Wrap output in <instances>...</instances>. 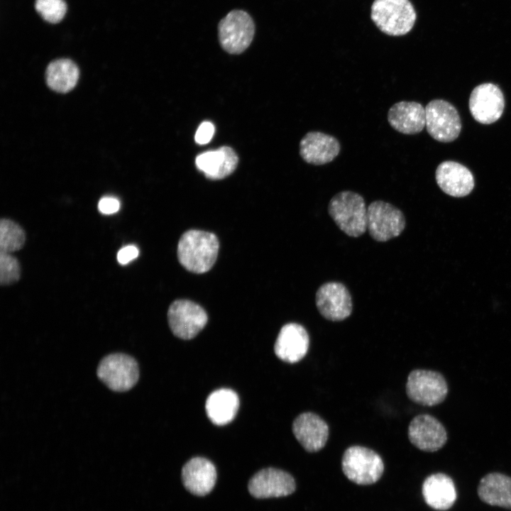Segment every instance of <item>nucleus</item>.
I'll return each mask as SVG.
<instances>
[{
	"mask_svg": "<svg viewBox=\"0 0 511 511\" xmlns=\"http://www.w3.org/2000/svg\"><path fill=\"white\" fill-rule=\"evenodd\" d=\"M341 146L334 136L319 132H308L300 143V154L307 163L321 165L331 162L339 155Z\"/></svg>",
	"mask_w": 511,
	"mask_h": 511,
	"instance_id": "nucleus-18",
	"label": "nucleus"
},
{
	"mask_svg": "<svg viewBox=\"0 0 511 511\" xmlns=\"http://www.w3.org/2000/svg\"><path fill=\"white\" fill-rule=\"evenodd\" d=\"M248 491L256 498L287 496L295 490L292 476L285 471L274 468L259 471L249 480Z\"/></svg>",
	"mask_w": 511,
	"mask_h": 511,
	"instance_id": "nucleus-14",
	"label": "nucleus"
},
{
	"mask_svg": "<svg viewBox=\"0 0 511 511\" xmlns=\"http://www.w3.org/2000/svg\"><path fill=\"white\" fill-rule=\"evenodd\" d=\"M26 233L22 227L9 219L0 221V251L11 253L22 248Z\"/></svg>",
	"mask_w": 511,
	"mask_h": 511,
	"instance_id": "nucleus-26",
	"label": "nucleus"
},
{
	"mask_svg": "<svg viewBox=\"0 0 511 511\" xmlns=\"http://www.w3.org/2000/svg\"><path fill=\"white\" fill-rule=\"evenodd\" d=\"M97 376L110 390L125 392L131 389L139 378L138 366L131 356L124 353H112L99 362Z\"/></svg>",
	"mask_w": 511,
	"mask_h": 511,
	"instance_id": "nucleus-6",
	"label": "nucleus"
},
{
	"mask_svg": "<svg viewBox=\"0 0 511 511\" xmlns=\"http://www.w3.org/2000/svg\"><path fill=\"white\" fill-rule=\"evenodd\" d=\"M182 480L189 492L199 496L205 495L211 491L215 485V466L207 458H192L182 469Z\"/></svg>",
	"mask_w": 511,
	"mask_h": 511,
	"instance_id": "nucleus-19",
	"label": "nucleus"
},
{
	"mask_svg": "<svg viewBox=\"0 0 511 511\" xmlns=\"http://www.w3.org/2000/svg\"><path fill=\"white\" fill-rule=\"evenodd\" d=\"M219 242L212 233L191 229L185 232L177 245V258L187 270L204 273L214 265L219 252Z\"/></svg>",
	"mask_w": 511,
	"mask_h": 511,
	"instance_id": "nucleus-1",
	"label": "nucleus"
},
{
	"mask_svg": "<svg viewBox=\"0 0 511 511\" xmlns=\"http://www.w3.org/2000/svg\"><path fill=\"white\" fill-rule=\"evenodd\" d=\"M405 224L401 210L388 202L376 200L368 207L367 229L376 241L385 242L397 237Z\"/></svg>",
	"mask_w": 511,
	"mask_h": 511,
	"instance_id": "nucleus-8",
	"label": "nucleus"
},
{
	"mask_svg": "<svg viewBox=\"0 0 511 511\" xmlns=\"http://www.w3.org/2000/svg\"><path fill=\"white\" fill-rule=\"evenodd\" d=\"M425 113L427 131L434 139L449 143L458 138L461 119L451 104L443 99L432 100L426 106Z\"/></svg>",
	"mask_w": 511,
	"mask_h": 511,
	"instance_id": "nucleus-9",
	"label": "nucleus"
},
{
	"mask_svg": "<svg viewBox=\"0 0 511 511\" xmlns=\"http://www.w3.org/2000/svg\"><path fill=\"white\" fill-rule=\"evenodd\" d=\"M388 121L392 128L401 133H418L426 125L425 108L417 101L397 102L390 108Z\"/></svg>",
	"mask_w": 511,
	"mask_h": 511,
	"instance_id": "nucleus-20",
	"label": "nucleus"
},
{
	"mask_svg": "<svg viewBox=\"0 0 511 511\" xmlns=\"http://www.w3.org/2000/svg\"><path fill=\"white\" fill-rule=\"evenodd\" d=\"M341 467L344 475L358 485L377 482L384 471L381 457L374 451L361 446H352L346 449Z\"/></svg>",
	"mask_w": 511,
	"mask_h": 511,
	"instance_id": "nucleus-4",
	"label": "nucleus"
},
{
	"mask_svg": "<svg viewBox=\"0 0 511 511\" xmlns=\"http://www.w3.org/2000/svg\"><path fill=\"white\" fill-rule=\"evenodd\" d=\"M208 320L205 310L187 300H177L169 307L167 321L172 334L182 339H191L205 326Z\"/></svg>",
	"mask_w": 511,
	"mask_h": 511,
	"instance_id": "nucleus-10",
	"label": "nucleus"
},
{
	"mask_svg": "<svg viewBox=\"0 0 511 511\" xmlns=\"http://www.w3.org/2000/svg\"><path fill=\"white\" fill-rule=\"evenodd\" d=\"M238 163L237 154L228 146L204 152L195 159L197 169L210 180H221L230 175Z\"/></svg>",
	"mask_w": 511,
	"mask_h": 511,
	"instance_id": "nucleus-21",
	"label": "nucleus"
},
{
	"mask_svg": "<svg viewBox=\"0 0 511 511\" xmlns=\"http://www.w3.org/2000/svg\"><path fill=\"white\" fill-rule=\"evenodd\" d=\"M371 18L384 33L398 36L412 30L416 12L409 0H375L371 6Z\"/></svg>",
	"mask_w": 511,
	"mask_h": 511,
	"instance_id": "nucleus-3",
	"label": "nucleus"
},
{
	"mask_svg": "<svg viewBox=\"0 0 511 511\" xmlns=\"http://www.w3.org/2000/svg\"><path fill=\"white\" fill-rule=\"evenodd\" d=\"M422 493L425 502L430 507L441 511L450 509L457 497L454 480L443 473L427 477L422 484Z\"/></svg>",
	"mask_w": 511,
	"mask_h": 511,
	"instance_id": "nucleus-22",
	"label": "nucleus"
},
{
	"mask_svg": "<svg viewBox=\"0 0 511 511\" xmlns=\"http://www.w3.org/2000/svg\"><path fill=\"white\" fill-rule=\"evenodd\" d=\"M469 110L473 119L483 124L498 121L505 108V99L501 89L492 83L476 87L469 98Z\"/></svg>",
	"mask_w": 511,
	"mask_h": 511,
	"instance_id": "nucleus-12",
	"label": "nucleus"
},
{
	"mask_svg": "<svg viewBox=\"0 0 511 511\" xmlns=\"http://www.w3.org/2000/svg\"><path fill=\"white\" fill-rule=\"evenodd\" d=\"M219 43L230 54H240L251 43L255 26L246 11L234 10L221 20L218 27Z\"/></svg>",
	"mask_w": 511,
	"mask_h": 511,
	"instance_id": "nucleus-7",
	"label": "nucleus"
},
{
	"mask_svg": "<svg viewBox=\"0 0 511 511\" xmlns=\"http://www.w3.org/2000/svg\"><path fill=\"white\" fill-rule=\"evenodd\" d=\"M239 407L238 395L232 390L221 388L212 392L205 403L207 414L211 422L219 426L231 422Z\"/></svg>",
	"mask_w": 511,
	"mask_h": 511,
	"instance_id": "nucleus-24",
	"label": "nucleus"
},
{
	"mask_svg": "<svg viewBox=\"0 0 511 511\" xmlns=\"http://www.w3.org/2000/svg\"><path fill=\"white\" fill-rule=\"evenodd\" d=\"M315 303L325 319L340 322L348 318L353 310L351 294L347 287L339 282H327L317 290Z\"/></svg>",
	"mask_w": 511,
	"mask_h": 511,
	"instance_id": "nucleus-11",
	"label": "nucleus"
},
{
	"mask_svg": "<svg viewBox=\"0 0 511 511\" xmlns=\"http://www.w3.org/2000/svg\"><path fill=\"white\" fill-rule=\"evenodd\" d=\"M46 82L55 92L65 93L72 89L79 78L77 66L69 59L53 61L47 67Z\"/></svg>",
	"mask_w": 511,
	"mask_h": 511,
	"instance_id": "nucleus-25",
	"label": "nucleus"
},
{
	"mask_svg": "<svg viewBox=\"0 0 511 511\" xmlns=\"http://www.w3.org/2000/svg\"><path fill=\"white\" fill-rule=\"evenodd\" d=\"M478 495L481 501L491 506L511 510V477L492 472L479 481Z\"/></svg>",
	"mask_w": 511,
	"mask_h": 511,
	"instance_id": "nucleus-23",
	"label": "nucleus"
},
{
	"mask_svg": "<svg viewBox=\"0 0 511 511\" xmlns=\"http://www.w3.org/2000/svg\"><path fill=\"white\" fill-rule=\"evenodd\" d=\"M21 278V265L18 259L9 253L0 251V284L7 286L18 282Z\"/></svg>",
	"mask_w": 511,
	"mask_h": 511,
	"instance_id": "nucleus-27",
	"label": "nucleus"
},
{
	"mask_svg": "<svg viewBox=\"0 0 511 511\" xmlns=\"http://www.w3.org/2000/svg\"><path fill=\"white\" fill-rule=\"evenodd\" d=\"M139 254L138 248L133 245L126 246L117 253V260L121 265H126L136 258Z\"/></svg>",
	"mask_w": 511,
	"mask_h": 511,
	"instance_id": "nucleus-31",
	"label": "nucleus"
},
{
	"mask_svg": "<svg viewBox=\"0 0 511 511\" xmlns=\"http://www.w3.org/2000/svg\"><path fill=\"white\" fill-rule=\"evenodd\" d=\"M292 432L307 451L317 452L324 448L328 440L329 427L319 415L308 412L295 419Z\"/></svg>",
	"mask_w": 511,
	"mask_h": 511,
	"instance_id": "nucleus-16",
	"label": "nucleus"
},
{
	"mask_svg": "<svg viewBox=\"0 0 511 511\" xmlns=\"http://www.w3.org/2000/svg\"><path fill=\"white\" fill-rule=\"evenodd\" d=\"M120 209V202L113 197H102L98 203L99 211L104 214H111Z\"/></svg>",
	"mask_w": 511,
	"mask_h": 511,
	"instance_id": "nucleus-30",
	"label": "nucleus"
},
{
	"mask_svg": "<svg viewBox=\"0 0 511 511\" xmlns=\"http://www.w3.org/2000/svg\"><path fill=\"white\" fill-rule=\"evenodd\" d=\"M35 8L45 21L52 23L60 22L67 10L63 0H35Z\"/></svg>",
	"mask_w": 511,
	"mask_h": 511,
	"instance_id": "nucleus-28",
	"label": "nucleus"
},
{
	"mask_svg": "<svg viewBox=\"0 0 511 511\" xmlns=\"http://www.w3.org/2000/svg\"><path fill=\"white\" fill-rule=\"evenodd\" d=\"M408 438L417 449L434 452L446 444L448 435L446 428L439 419L430 414H422L410 422Z\"/></svg>",
	"mask_w": 511,
	"mask_h": 511,
	"instance_id": "nucleus-13",
	"label": "nucleus"
},
{
	"mask_svg": "<svg viewBox=\"0 0 511 511\" xmlns=\"http://www.w3.org/2000/svg\"><path fill=\"white\" fill-rule=\"evenodd\" d=\"M215 128L211 122H202L198 127L194 136L196 143L199 145L208 143L211 140Z\"/></svg>",
	"mask_w": 511,
	"mask_h": 511,
	"instance_id": "nucleus-29",
	"label": "nucleus"
},
{
	"mask_svg": "<svg viewBox=\"0 0 511 511\" xmlns=\"http://www.w3.org/2000/svg\"><path fill=\"white\" fill-rule=\"evenodd\" d=\"M436 183L446 194L462 197L471 192L474 187V178L471 172L464 165L455 161L440 163L435 173Z\"/></svg>",
	"mask_w": 511,
	"mask_h": 511,
	"instance_id": "nucleus-17",
	"label": "nucleus"
},
{
	"mask_svg": "<svg viewBox=\"0 0 511 511\" xmlns=\"http://www.w3.org/2000/svg\"><path fill=\"white\" fill-rule=\"evenodd\" d=\"M406 392L412 402L432 407L444 401L449 392V387L441 373L415 369L408 375Z\"/></svg>",
	"mask_w": 511,
	"mask_h": 511,
	"instance_id": "nucleus-5",
	"label": "nucleus"
},
{
	"mask_svg": "<svg viewBox=\"0 0 511 511\" xmlns=\"http://www.w3.org/2000/svg\"><path fill=\"white\" fill-rule=\"evenodd\" d=\"M328 212L339 229L348 236L359 237L367 230L368 207L358 193H337L329 201Z\"/></svg>",
	"mask_w": 511,
	"mask_h": 511,
	"instance_id": "nucleus-2",
	"label": "nucleus"
},
{
	"mask_svg": "<svg viewBox=\"0 0 511 511\" xmlns=\"http://www.w3.org/2000/svg\"><path fill=\"white\" fill-rule=\"evenodd\" d=\"M309 345V337L305 328L297 323H288L281 328L274 351L282 361L295 363L306 356Z\"/></svg>",
	"mask_w": 511,
	"mask_h": 511,
	"instance_id": "nucleus-15",
	"label": "nucleus"
}]
</instances>
